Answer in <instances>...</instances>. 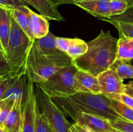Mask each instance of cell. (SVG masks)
Returning <instances> with one entry per match:
<instances>
[{"mask_svg": "<svg viewBox=\"0 0 133 132\" xmlns=\"http://www.w3.org/2000/svg\"><path fill=\"white\" fill-rule=\"evenodd\" d=\"M112 132H121V131H118V130H117V129H114V131H113Z\"/></svg>", "mask_w": 133, "mask_h": 132, "instance_id": "cell-41", "label": "cell"}, {"mask_svg": "<svg viewBox=\"0 0 133 132\" xmlns=\"http://www.w3.org/2000/svg\"><path fill=\"white\" fill-rule=\"evenodd\" d=\"M0 111H1V104H0Z\"/></svg>", "mask_w": 133, "mask_h": 132, "instance_id": "cell-43", "label": "cell"}, {"mask_svg": "<svg viewBox=\"0 0 133 132\" xmlns=\"http://www.w3.org/2000/svg\"><path fill=\"white\" fill-rule=\"evenodd\" d=\"M72 63L66 53L59 55H45L36 47L34 41L27 59L26 74L33 83H42L55 72Z\"/></svg>", "mask_w": 133, "mask_h": 132, "instance_id": "cell-3", "label": "cell"}, {"mask_svg": "<svg viewBox=\"0 0 133 132\" xmlns=\"http://www.w3.org/2000/svg\"><path fill=\"white\" fill-rule=\"evenodd\" d=\"M112 107L123 119L133 122V109L118 101L112 100Z\"/></svg>", "mask_w": 133, "mask_h": 132, "instance_id": "cell-23", "label": "cell"}, {"mask_svg": "<svg viewBox=\"0 0 133 132\" xmlns=\"http://www.w3.org/2000/svg\"><path fill=\"white\" fill-rule=\"evenodd\" d=\"M57 36L49 31L44 37L39 39H35V44L36 47L42 54L45 55H59L64 53L57 47Z\"/></svg>", "mask_w": 133, "mask_h": 132, "instance_id": "cell-15", "label": "cell"}, {"mask_svg": "<svg viewBox=\"0 0 133 132\" xmlns=\"http://www.w3.org/2000/svg\"><path fill=\"white\" fill-rule=\"evenodd\" d=\"M118 41L110 31L102 30L97 37L87 43V52L73 60V64L79 70L97 76L110 69L116 60Z\"/></svg>", "mask_w": 133, "mask_h": 132, "instance_id": "cell-1", "label": "cell"}, {"mask_svg": "<svg viewBox=\"0 0 133 132\" xmlns=\"http://www.w3.org/2000/svg\"><path fill=\"white\" fill-rule=\"evenodd\" d=\"M23 5L28 6L23 0H0V6L10 10L18 9Z\"/></svg>", "mask_w": 133, "mask_h": 132, "instance_id": "cell-30", "label": "cell"}, {"mask_svg": "<svg viewBox=\"0 0 133 132\" xmlns=\"http://www.w3.org/2000/svg\"><path fill=\"white\" fill-rule=\"evenodd\" d=\"M36 132H55L46 116L40 111L37 104L36 107Z\"/></svg>", "mask_w": 133, "mask_h": 132, "instance_id": "cell-21", "label": "cell"}, {"mask_svg": "<svg viewBox=\"0 0 133 132\" xmlns=\"http://www.w3.org/2000/svg\"><path fill=\"white\" fill-rule=\"evenodd\" d=\"M74 1V0H57L55 3L57 6H58V5H62V4H70L71 1ZM124 1H127L129 3V6L132 3V0H124Z\"/></svg>", "mask_w": 133, "mask_h": 132, "instance_id": "cell-34", "label": "cell"}, {"mask_svg": "<svg viewBox=\"0 0 133 132\" xmlns=\"http://www.w3.org/2000/svg\"><path fill=\"white\" fill-rule=\"evenodd\" d=\"M75 123L91 132H112L114 128L107 119L86 113H76L71 117Z\"/></svg>", "mask_w": 133, "mask_h": 132, "instance_id": "cell-7", "label": "cell"}, {"mask_svg": "<svg viewBox=\"0 0 133 132\" xmlns=\"http://www.w3.org/2000/svg\"><path fill=\"white\" fill-rule=\"evenodd\" d=\"M129 7H133V0H132V3H131V5L129 6Z\"/></svg>", "mask_w": 133, "mask_h": 132, "instance_id": "cell-40", "label": "cell"}, {"mask_svg": "<svg viewBox=\"0 0 133 132\" xmlns=\"http://www.w3.org/2000/svg\"><path fill=\"white\" fill-rule=\"evenodd\" d=\"M109 23L116 28L119 37L133 39V23L111 21Z\"/></svg>", "mask_w": 133, "mask_h": 132, "instance_id": "cell-24", "label": "cell"}, {"mask_svg": "<svg viewBox=\"0 0 133 132\" xmlns=\"http://www.w3.org/2000/svg\"><path fill=\"white\" fill-rule=\"evenodd\" d=\"M11 77H1L0 76V98L9 85Z\"/></svg>", "mask_w": 133, "mask_h": 132, "instance_id": "cell-32", "label": "cell"}, {"mask_svg": "<svg viewBox=\"0 0 133 132\" xmlns=\"http://www.w3.org/2000/svg\"><path fill=\"white\" fill-rule=\"evenodd\" d=\"M114 129L121 132H133V122L124 119H119L110 122Z\"/></svg>", "mask_w": 133, "mask_h": 132, "instance_id": "cell-28", "label": "cell"}, {"mask_svg": "<svg viewBox=\"0 0 133 132\" xmlns=\"http://www.w3.org/2000/svg\"><path fill=\"white\" fill-rule=\"evenodd\" d=\"M98 19L106 21L107 23H110L111 21H116L133 23V7H129L125 12L119 15L111 16L107 18H98Z\"/></svg>", "mask_w": 133, "mask_h": 132, "instance_id": "cell-22", "label": "cell"}, {"mask_svg": "<svg viewBox=\"0 0 133 132\" xmlns=\"http://www.w3.org/2000/svg\"><path fill=\"white\" fill-rule=\"evenodd\" d=\"M88 49V44L84 40L79 38H72L71 45L66 52V54L73 61L84 55L87 52Z\"/></svg>", "mask_w": 133, "mask_h": 132, "instance_id": "cell-19", "label": "cell"}, {"mask_svg": "<svg viewBox=\"0 0 133 132\" xmlns=\"http://www.w3.org/2000/svg\"><path fill=\"white\" fill-rule=\"evenodd\" d=\"M110 0H74L72 5L85 10L97 18L111 16L110 10Z\"/></svg>", "mask_w": 133, "mask_h": 132, "instance_id": "cell-11", "label": "cell"}, {"mask_svg": "<svg viewBox=\"0 0 133 132\" xmlns=\"http://www.w3.org/2000/svg\"><path fill=\"white\" fill-rule=\"evenodd\" d=\"M29 77L27 74L12 78L9 85L1 96L0 101L5 99L16 100L22 99V104L25 102L28 89Z\"/></svg>", "mask_w": 133, "mask_h": 132, "instance_id": "cell-9", "label": "cell"}, {"mask_svg": "<svg viewBox=\"0 0 133 132\" xmlns=\"http://www.w3.org/2000/svg\"><path fill=\"white\" fill-rule=\"evenodd\" d=\"M52 1H53V2H54L55 3H56V1H57V0H52ZM56 4V3H55Z\"/></svg>", "mask_w": 133, "mask_h": 132, "instance_id": "cell-42", "label": "cell"}, {"mask_svg": "<svg viewBox=\"0 0 133 132\" xmlns=\"http://www.w3.org/2000/svg\"><path fill=\"white\" fill-rule=\"evenodd\" d=\"M125 93L133 97V87L125 84Z\"/></svg>", "mask_w": 133, "mask_h": 132, "instance_id": "cell-35", "label": "cell"}, {"mask_svg": "<svg viewBox=\"0 0 133 132\" xmlns=\"http://www.w3.org/2000/svg\"><path fill=\"white\" fill-rule=\"evenodd\" d=\"M129 8V3L124 0H110V10L111 16L123 14Z\"/></svg>", "mask_w": 133, "mask_h": 132, "instance_id": "cell-26", "label": "cell"}, {"mask_svg": "<svg viewBox=\"0 0 133 132\" xmlns=\"http://www.w3.org/2000/svg\"><path fill=\"white\" fill-rule=\"evenodd\" d=\"M126 85H128V86L132 87H133V80H132V81H131V82H129V83H127Z\"/></svg>", "mask_w": 133, "mask_h": 132, "instance_id": "cell-37", "label": "cell"}, {"mask_svg": "<svg viewBox=\"0 0 133 132\" xmlns=\"http://www.w3.org/2000/svg\"><path fill=\"white\" fill-rule=\"evenodd\" d=\"M133 59V39L119 37L118 41V60L129 62Z\"/></svg>", "mask_w": 133, "mask_h": 132, "instance_id": "cell-18", "label": "cell"}, {"mask_svg": "<svg viewBox=\"0 0 133 132\" xmlns=\"http://www.w3.org/2000/svg\"><path fill=\"white\" fill-rule=\"evenodd\" d=\"M34 41L12 16L11 29L6 50V58L12 69V78L26 73L27 56Z\"/></svg>", "mask_w": 133, "mask_h": 132, "instance_id": "cell-4", "label": "cell"}, {"mask_svg": "<svg viewBox=\"0 0 133 132\" xmlns=\"http://www.w3.org/2000/svg\"><path fill=\"white\" fill-rule=\"evenodd\" d=\"M109 98L114 100L118 101L127 106V107L133 109V97L127 94V93H123L120 94H116L110 96Z\"/></svg>", "mask_w": 133, "mask_h": 132, "instance_id": "cell-29", "label": "cell"}, {"mask_svg": "<svg viewBox=\"0 0 133 132\" xmlns=\"http://www.w3.org/2000/svg\"><path fill=\"white\" fill-rule=\"evenodd\" d=\"M71 126H72L73 129L75 130V132H91L90 131H89L88 129H86L85 128L79 125V124H77V123L75 122L72 124Z\"/></svg>", "mask_w": 133, "mask_h": 132, "instance_id": "cell-33", "label": "cell"}, {"mask_svg": "<svg viewBox=\"0 0 133 132\" xmlns=\"http://www.w3.org/2000/svg\"><path fill=\"white\" fill-rule=\"evenodd\" d=\"M74 87L75 91L100 94L101 88L97 76L88 72L79 70L74 76Z\"/></svg>", "mask_w": 133, "mask_h": 132, "instance_id": "cell-10", "label": "cell"}, {"mask_svg": "<svg viewBox=\"0 0 133 132\" xmlns=\"http://www.w3.org/2000/svg\"><path fill=\"white\" fill-rule=\"evenodd\" d=\"M12 69L5 52L0 51V76L11 77ZM12 78V77H11Z\"/></svg>", "mask_w": 133, "mask_h": 132, "instance_id": "cell-27", "label": "cell"}, {"mask_svg": "<svg viewBox=\"0 0 133 132\" xmlns=\"http://www.w3.org/2000/svg\"><path fill=\"white\" fill-rule=\"evenodd\" d=\"M15 100L9 99L3 100L0 101L1 111H0V126L3 127L4 124L12 108Z\"/></svg>", "mask_w": 133, "mask_h": 132, "instance_id": "cell-25", "label": "cell"}, {"mask_svg": "<svg viewBox=\"0 0 133 132\" xmlns=\"http://www.w3.org/2000/svg\"><path fill=\"white\" fill-rule=\"evenodd\" d=\"M77 71L78 69L72 63L61 68L48 80L39 84L51 98L69 97L76 93L74 82Z\"/></svg>", "mask_w": 133, "mask_h": 132, "instance_id": "cell-6", "label": "cell"}, {"mask_svg": "<svg viewBox=\"0 0 133 132\" xmlns=\"http://www.w3.org/2000/svg\"><path fill=\"white\" fill-rule=\"evenodd\" d=\"M34 89L39 110L46 116L55 132H70L71 124L68 121L66 115L51 97L38 83H34Z\"/></svg>", "mask_w": 133, "mask_h": 132, "instance_id": "cell-5", "label": "cell"}, {"mask_svg": "<svg viewBox=\"0 0 133 132\" xmlns=\"http://www.w3.org/2000/svg\"><path fill=\"white\" fill-rule=\"evenodd\" d=\"M53 102L66 116L76 113L98 115L110 122L123 119L112 107V99L101 94L77 92L67 97H53Z\"/></svg>", "mask_w": 133, "mask_h": 132, "instance_id": "cell-2", "label": "cell"}, {"mask_svg": "<svg viewBox=\"0 0 133 132\" xmlns=\"http://www.w3.org/2000/svg\"><path fill=\"white\" fill-rule=\"evenodd\" d=\"M27 5L35 8L47 20L63 21L65 18L58 10V6L52 0H23Z\"/></svg>", "mask_w": 133, "mask_h": 132, "instance_id": "cell-12", "label": "cell"}, {"mask_svg": "<svg viewBox=\"0 0 133 132\" xmlns=\"http://www.w3.org/2000/svg\"><path fill=\"white\" fill-rule=\"evenodd\" d=\"M31 10L28 6L23 5L11 10V14L19 27L32 41H35V39L32 35L31 27Z\"/></svg>", "mask_w": 133, "mask_h": 132, "instance_id": "cell-14", "label": "cell"}, {"mask_svg": "<svg viewBox=\"0 0 133 132\" xmlns=\"http://www.w3.org/2000/svg\"><path fill=\"white\" fill-rule=\"evenodd\" d=\"M0 132H7L4 127L0 126Z\"/></svg>", "mask_w": 133, "mask_h": 132, "instance_id": "cell-38", "label": "cell"}, {"mask_svg": "<svg viewBox=\"0 0 133 132\" xmlns=\"http://www.w3.org/2000/svg\"><path fill=\"white\" fill-rule=\"evenodd\" d=\"M110 68L116 72L121 80L133 79V66L131 62L116 60Z\"/></svg>", "mask_w": 133, "mask_h": 132, "instance_id": "cell-20", "label": "cell"}, {"mask_svg": "<svg viewBox=\"0 0 133 132\" xmlns=\"http://www.w3.org/2000/svg\"><path fill=\"white\" fill-rule=\"evenodd\" d=\"M11 10L0 6V39L5 54L11 29Z\"/></svg>", "mask_w": 133, "mask_h": 132, "instance_id": "cell-16", "label": "cell"}, {"mask_svg": "<svg viewBox=\"0 0 133 132\" xmlns=\"http://www.w3.org/2000/svg\"><path fill=\"white\" fill-rule=\"evenodd\" d=\"M101 93L109 98L116 94L125 93V84L113 69L110 68L97 76Z\"/></svg>", "mask_w": 133, "mask_h": 132, "instance_id": "cell-8", "label": "cell"}, {"mask_svg": "<svg viewBox=\"0 0 133 132\" xmlns=\"http://www.w3.org/2000/svg\"><path fill=\"white\" fill-rule=\"evenodd\" d=\"M71 125H72V124H71ZM70 132H75V130H74V129H73L72 126H71V128H70Z\"/></svg>", "mask_w": 133, "mask_h": 132, "instance_id": "cell-39", "label": "cell"}, {"mask_svg": "<svg viewBox=\"0 0 133 132\" xmlns=\"http://www.w3.org/2000/svg\"><path fill=\"white\" fill-rule=\"evenodd\" d=\"M22 99H17L4 124L7 132H21L22 125Z\"/></svg>", "mask_w": 133, "mask_h": 132, "instance_id": "cell-13", "label": "cell"}, {"mask_svg": "<svg viewBox=\"0 0 133 132\" xmlns=\"http://www.w3.org/2000/svg\"><path fill=\"white\" fill-rule=\"evenodd\" d=\"M31 27L35 39L46 36L49 32V23L44 16L31 10Z\"/></svg>", "mask_w": 133, "mask_h": 132, "instance_id": "cell-17", "label": "cell"}, {"mask_svg": "<svg viewBox=\"0 0 133 132\" xmlns=\"http://www.w3.org/2000/svg\"><path fill=\"white\" fill-rule=\"evenodd\" d=\"M0 51L5 52V50H4V49H3V47L2 43H1V39H0Z\"/></svg>", "mask_w": 133, "mask_h": 132, "instance_id": "cell-36", "label": "cell"}, {"mask_svg": "<svg viewBox=\"0 0 133 132\" xmlns=\"http://www.w3.org/2000/svg\"><path fill=\"white\" fill-rule=\"evenodd\" d=\"M72 38H62L57 37V47L58 49L62 50L64 53L67 52L71 45Z\"/></svg>", "mask_w": 133, "mask_h": 132, "instance_id": "cell-31", "label": "cell"}]
</instances>
